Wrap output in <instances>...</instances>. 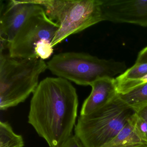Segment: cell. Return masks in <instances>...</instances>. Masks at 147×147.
I'll return each mask as SVG.
<instances>
[{
    "mask_svg": "<svg viewBox=\"0 0 147 147\" xmlns=\"http://www.w3.org/2000/svg\"><path fill=\"white\" fill-rule=\"evenodd\" d=\"M138 116L142 118L147 122V105L142 107L141 109L136 112Z\"/></svg>",
    "mask_w": 147,
    "mask_h": 147,
    "instance_id": "17",
    "label": "cell"
},
{
    "mask_svg": "<svg viewBox=\"0 0 147 147\" xmlns=\"http://www.w3.org/2000/svg\"><path fill=\"white\" fill-rule=\"evenodd\" d=\"M136 112L118 94L100 109L80 115L75 126V135L84 147H103L116 137Z\"/></svg>",
    "mask_w": 147,
    "mask_h": 147,
    "instance_id": "4",
    "label": "cell"
},
{
    "mask_svg": "<svg viewBox=\"0 0 147 147\" xmlns=\"http://www.w3.org/2000/svg\"><path fill=\"white\" fill-rule=\"evenodd\" d=\"M47 64L48 69L54 75L83 86H91L104 78H115L127 69L124 62L100 59L81 52L56 54Z\"/></svg>",
    "mask_w": 147,
    "mask_h": 147,
    "instance_id": "3",
    "label": "cell"
},
{
    "mask_svg": "<svg viewBox=\"0 0 147 147\" xmlns=\"http://www.w3.org/2000/svg\"><path fill=\"white\" fill-rule=\"evenodd\" d=\"M147 63V46L139 52L137 57L136 64Z\"/></svg>",
    "mask_w": 147,
    "mask_h": 147,
    "instance_id": "16",
    "label": "cell"
},
{
    "mask_svg": "<svg viewBox=\"0 0 147 147\" xmlns=\"http://www.w3.org/2000/svg\"><path fill=\"white\" fill-rule=\"evenodd\" d=\"M92 91L82 105L80 115L90 114L111 102L118 94L115 78H104L91 85Z\"/></svg>",
    "mask_w": 147,
    "mask_h": 147,
    "instance_id": "9",
    "label": "cell"
},
{
    "mask_svg": "<svg viewBox=\"0 0 147 147\" xmlns=\"http://www.w3.org/2000/svg\"><path fill=\"white\" fill-rule=\"evenodd\" d=\"M59 28L45 12L32 17L8 44V55L13 58L48 59L54 52L51 42Z\"/></svg>",
    "mask_w": 147,
    "mask_h": 147,
    "instance_id": "6",
    "label": "cell"
},
{
    "mask_svg": "<svg viewBox=\"0 0 147 147\" xmlns=\"http://www.w3.org/2000/svg\"><path fill=\"white\" fill-rule=\"evenodd\" d=\"M1 50L7 49L18 32L32 17L45 12L42 6L35 0H11L6 5L1 3Z\"/></svg>",
    "mask_w": 147,
    "mask_h": 147,
    "instance_id": "7",
    "label": "cell"
},
{
    "mask_svg": "<svg viewBox=\"0 0 147 147\" xmlns=\"http://www.w3.org/2000/svg\"><path fill=\"white\" fill-rule=\"evenodd\" d=\"M22 136L14 133L7 122H0V147H24Z\"/></svg>",
    "mask_w": 147,
    "mask_h": 147,
    "instance_id": "12",
    "label": "cell"
},
{
    "mask_svg": "<svg viewBox=\"0 0 147 147\" xmlns=\"http://www.w3.org/2000/svg\"><path fill=\"white\" fill-rule=\"evenodd\" d=\"M123 101L136 112L147 105V83L139 86L129 92L119 94Z\"/></svg>",
    "mask_w": 147,
    "mask_h": 147,
    "instance_id": "11",
    "label": "cell"
},
{
    "mask_svg": "<svg viewBox=\"0 0 147 147\" xmlns=\"http://www.w3.org/2000/svg\"><path fill=\"white\" fill-rule=\"evenodd\" d=\"M147 74V63H135L133 66L115 78L117 83L141 78Z\"/></svg>",
    "mask_w": 147,
    "mask_h": 147,
    "instance_id": "13",
    "label": "cell"
},
{
    "mask_svg": "<svg viewBox=\"0 0 147 147\" xmlns=\"http://www.w3.org/2000/svg\"><path fill=\"white\" fill-rule=\"evenodd\" d=\"M131 118L116 137L103 147H147V142L138 133Z\"/></svg>",
    "mask_w": 147,
    "mask_h": 147,
    "instance_id": "10",
    "label": "cell"
},
{
    "mask_svg": "<svg viewBox=\"0 0 147 147\" xmlns=\"http://www.w3.org/2000/svg\"><path fill=\"white\" fill-rule=\"evenodd\" d=\"M48 69L39 58H17L1 52L0 109L5 111L24 102L39 85L40 75Z\"/></svg>",
    "mask_w": 147,
    "mask_h": 147,
    "instance_id": "2",
    "label": "cell"
},
{
    "mask_svg": "<svg viewBox=\"0 0 147 147\" xmlns=\"http://www.w3.org/2000/svg\"><path fill=\"white\" fill-rule=\"evenodd\" d=\"M57 147H84V146L75 135H72Z\"/></svg>",
    "mask_w": 147,
    "mask_h": 147,
    "instance_id": "15",
    "label": "cell"
},
{
    "mask_svg": "<svg viewBox=\"0 0 147 147\" xmlns=\"http://www.w3.org/2000/svg\"><path fill=\"white\" fill-rule=\"evenodd\" d=\"M103 21L147 26V0H101Z\"/></svg>",
    "mask_w": 147,
    "mask_h": 147,
    "instance_id": "8",
    "label": "cell"
},
{
    "mask_svg": "<svg viewBox=\"0 0 147 147\" xmlns=\"http://www.w3.org/2000/svg\"><path fill=\"white\" fill-rule=\"evenodd\" d=\"M146 83H147V74L138 79L125 81L118 83L116 82L117 92L118 94H124L139 86Z\"/></svg>",
    "mask_w": 147,
    "mask_h": 147,
    "instance_id": "14",
    "label": "cell"
},
{
    "mask_svg": "<svg viewBox=\"0 0 147 147\" xmlns=\"http://www.w3.org/2000/svg\"><path fill=\"white\" fill-rule=\"evenodd\" d=\"M47 17L59 26L53 48L72 35L103 21L101 0H35Z\"/></svg>",
    "mask_w": 147,
    "mask_h": 147,
    "instance_id": "5",
    "label": "cell"
},
{
    "mask_svg": "<svg viewBox=\"0 0 147 147\" xmlns=\"http://www.w3.org/2000/svg\"><path fill=\"white\" fill-rule=\"evenodd\" d=\"M79 100L69 81L47 77L39 82L30 101L28 123L50 147H57L72 135Z\"/></svg>",
    "mask_w": 147,
    "mask_h": 147,
    "instance_id": "1",
    "label": "cell"
}]
</instances>
